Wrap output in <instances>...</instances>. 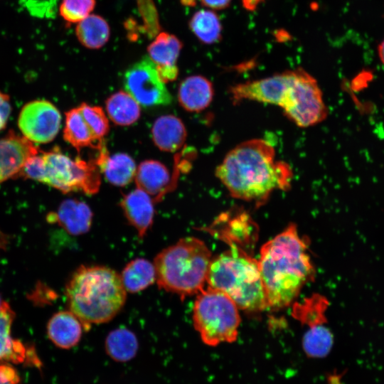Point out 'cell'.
I'll return each mask as SVG.
<instances>
[{
	"instance_id": "6da1fadb",
	"label": "cell",
	"mask_w": 384,
	"mask_h": 384,
	"mask_svg": "<svg viewBox=\"0 0 384 384\" xmlns=\"http://www.w3.org/2000/svg\"><path fill=\"white\" fill-rule=\"evenodd\" d=\"M215 176L235 198L262 203L275 190L290 188L289 164L275 160L274 148L262 139H252L231 149L215 169Z\"/></svg>"
},
{
	"instance_id": "7a4b0ae2",
	"label": "cell",
	"mask_w": 384,
	"mask_h": 384,
	"mask_svg": "<svg viewBox=\"0 0 384 384\" xmlns=\"http://www.w3.org/2000/svg\"><path fill=\"white\" fill-rule=\"evenodd\" d=\"M257 260L269 307L274 309L289 306L315 274L294 224L265 242Z\"/></svg>"
},
{
	"instance_id": "3957f363",
	"label": "cell",
	"mask_w": 384,
	"mask_h": 384,
	"mask_svg": "<svg viewBox=\"0 0 384 384\" xmlns=\"http://www.w3.org/2000/svg\"><path fill=\"white\" fill-rule=\"evenodd\" d=\"M68 306L89 330L92 324L112 320L127 298L120 274L100 265H82L70 277L65 290Z\"/></svg>"
},
{
	"instance_id": "277c9868",
	"label": "cell",
	"mask_w": 384,
	"mask_h": 384,
	"mask_svg": "<svg viewBox=\"0 0 384 384\" xmlns=\"http://www.w3.org/2000/svg\"><path fill=\"white\" fill-rule=\"evenodd\" d=\"M212 257L206 283L208 287L227 294L239 309L261 311L269 307L258 260L240 246Z\"/></svg>"
},
{
	"instance_id": "5b68a950",
	"label": "cell",
	"mask_w": 384,
	"mask_h": 384,
	"mask_svg": "<svg viewBox=\"0 0 384 384\" xmlns=\"http://www.w3.org/2000/svg\"><path fill=\"white\" fill-rule=\"evenodd\" d=\"M211 252L195 237L181 238L155 257L156 282L159 289L178 294L181 300L203 289Z\"/></svg>"
},
{
	"instance_id": "8992f818",
	"label": "cell",
	"mask_w": 384,
	"mask_h": 384,
	"mask_svg": "<svg viewBox=\"0 0 384 384\" xmlns=\"http://www.w3.org/2000/svg\"><path fill=\"white\" fill-rule=\"evenodd\" d=\"M99 169L95 160H73L56 147L28 158L19 176L43 183L64 193L81 191L92 195L100 188Z\"/></svg>"
},
{
	"instance_id": "52a82bcc",
	"label": "cell",
	"mask_w": 384,
	"mask_h": 384,
	"mask_svg": "<svg viewBox=\"0 0 384 384\" xmlns=\"http://www.w3.org/2000/svg\"><path fill=\"white\" fill-rule=\"evenodd\" d=\"M238 307L225 293L208 287L197 295L193 321L202 341L209 346L236 341L240 324Z\"/></svg>"
},
{
	"instance_id": "ba28073f",
	"label": "cell",
	"mask_w": 384,
	"mask_h": 384,
	"mask_svg": "<svg viewBox=\"0 0 384 384\" xmlns=\"http://www.w3.org/2000/svg\"><path fill=\"white\" fill-rule=\"evenodd\" d=\"M282 110L289 120L303 128L321 123L328 115L316 80L300 68L295 69L289 97Z\"/></svg>"
},
{
	"instance_id": "9c48e42d",
	"label": "cell",
	"mask_w": 384,
	"mask_h": 384,
	"mask_svg": "<svg viewBox=\"0 0 384 384\" xmlns=\"http://www.w3.org/2000/svg\"><path fill=\"white\" fill-rule=\"evenodd\" d=\"M123 85L125 91L144 107L168 105L172 102L171 95L149 56L143 57L127 69Z\"/></svg>"
},
{
	"instance_id": "30bf717a",
	"label": "cell",
	"mask_w": 384,
	"mask_h": 384,
	"mask_svg": "<svg viewBox=\"0 0 384 384\" xmlns=\"http://www.w3.org/2000/svg\"><path fill=\"white\" fill-rule=\"evenodd\" d=\"M295 75V69L262 79L247 81L231 87L233 102L250 100L279 107L284 106Z\"/></svg>"
},
{
	"instance_id": "8fae6325",
	"label": "cell",
	"mask_w": 384,
	"mask_h": 384,
	"mask_svg": "<svg viewBox=\"0 0 384 384\" xmlns=\"http://www.w3.org/2000/svg\"><path fill=\"white\" fill-rule=\"evenodd\" d=\"M60 124V112L53 103L46 100L26 103L18 118V127L23 137L38 144L53 141L59 132Z\"/></svg>"
},
{
	"instance_id": "7c38bea8",
	"label": "cell",
	"mask_w": 384,
	"mask_h": 384,
	"mask_svg": "<svg viewBox=\"0 0 384 384\" xmlns=\"http://www.w3.org/2000/svg\"><path fill=\"white\" fill-rule=\"evenodd\" d=\"M38 153V147L33 142L13 131L0 139V183L19 176L27 159Z\"/></svg>"
},
{
	"instance_id": "4fadbf2b",
	"label": "cell",
	"mask_w": 384,
	"mask_h": 384,
	"mask_svg": "<svg viewBox=\"0 0 384 384\" xmlns=\"http://www.w3.org/2000/svg\"><path fill=\"white\" fill-rule=\"evenodd\" d=\"M93 214L89 206L77 199H66L59 206L57 212L48 215L50 223H57L68 233L80 235L89 231Z\"/></svg>"
},
{
	"instance_id": "5bb4252c",
	"label": "cell",
	"mask_w": 384,
	"mask_h": 384,
	"mask_svg": "<svg viewBox=\"0 0 384 384\" xmlns=\"http://www.w3.org/2000/svg\"><path fill=\"white\" fill-rule=\"evenodd\" d=\"M120 206L129 223L137 231L139 237L143 238L153 224V198L137 188L124 196Z\"/></svg>"
},
{
	"instance_id": "9a60e30c",
	"label": "cell",
	"mask_w": 384,
	"mask_h": 384,
	"mask_svg": "<svg viewBox=\"0 0 384 384\" xmlns=\"http://www.w3.org/2000/svg\"><path fill=\"white\" fill-rule=\"evenodd\" d=\"M135 181L137 188L159 201L171 190V175L166 166L156 160H145L137 169Z\"/></svg>"
},
{
	"instance_id": "2e32d148",
	"label": "cell",
	"mask_w": 384,
	"mask_h": 384,
	"mask_svg": "<svg viewBox=\"0 0 384 384\" xmlns=\"http://www.w3.org/2000/svg\"><path fill=\"white\" fill-rule=\"evenodd\" d=\"M214 96L211 82L202 75H191L181 82L178 100L181 106L188 112H198L207 108Z\"/></svg>"
},
{
	"instance_id": "e0dca14e",
	"label": "cell",
	"mask_w": 384,
	"mask_h": 384,
	"mask_svg": "<svg viewBox=\"0 0 384 384\" xmlns=\"http://www.w3.org/2000/svg\"><path fill=\"white\" fill-rule=\"evenodd\" d=\"M49 339L58 347L69 349L80 341L83 325L70 311H60L54 314L46 326Z\"/></svg>"
},
{
	"instance_id": "ac0fdd59",
	"label": "cell",
	"mask_w": 384,
	"mask_h": 384,
	"mask_svg": "<svg viewBox=\"0 0 384 384\" xmlns=\"http://www.w3.org/2000/svg\"><path fill=\"white\" fill-rule=\"evenodd\" d=\"M15 313L10 305L4 302L0 309V363H23L33 353L27 348L21 341L11 336V326Z\"/></svg>"
},
{
	"instance_id": "d6986e66",
	"label": "cell",
	"mask_w": 384,
	"mask_h": 384,
	"mask_svg": "<svg viewBox=\"0 0 384 384\" xmlns=\"http://www.w3.org/2000/svg\"><path fill=\"white\" fill-rule=\"evenodd\" d=\"M98 150L99 154L95 162L110 183L114 186H124L132 181L137 167L134 159L129 155L117 153L109 156L105 145Z\"/></svg>"
},
{
	"instance_id": "ffe728a7",
	"label": "cell",
	"mask_w": 384,
	"mask_h": 384,
	"mask_svg": "<svg viewBox=\"0 0 384 384\" xmlns=\"http://www.w3.org/2000/svg\"><path fill=\"white\" fill-rule=\"evenodd\" d=\"M151 134L155 145L160 150L169 152L180 149L187 137L182 121L172 114L157 118L153 124Z\"/></svg>"
},
{
	"instance_id": "44dd1931",
	"label": "cell",
	"mask_w": 384,
	"mask_h": 384,
	"mask_svg": "<svg viewBox=\"0 0 384 384\" xmlns=\"http://www.w3.org/2000/svg\"><path fill=\"white\" fill-rule=\"evenodd\" d=\"M63 138L78 151L87 146L100 149L104 145L103 140L98 139L93 134L78 107L65 112Z\"/></svg>"
},
{
	"instance_id": "7402d4cb",
	"label": "cell",
	"mask_w": 384,
	"mask_h": 384,
	"mask_svg": "<svg viewBox=\"0 0 384 384\" xmlns=\"http://www.w3.org/2000/svg\"><path fill=\"white\" fill-rule=\"evenodd\" d=\"M105 107L109 117L117 125H131L141 115L140 105L132 95L123 90L110 95L105 101Z\"/></svg>"
},
{
	"instance_id": "603a6c76",
	"label": "cell",
	"mask_w": 384,
	"mask_h": 384,
	"mask_svg": "<svg viewBox=\"0 0 384 384\" xmlns=\"http://www.w3.org/2000/svg\"><path fill=\"white\" fill-rule=\"evenodd\" d=\"M120 277L127 292H139L156 281L155 267L146 259L136 258L127 264Z\"/></svg>"
},
{
	"instance_id": "cb8c5ba5",
	"label": "cell",
	"mask_w": 384,
	"mask_h": 384,
	"mask_svg": "<svg viewBox=\"0 0 384 384\" xmlns=\"http://www.w3.org/2000/svg\"><path fill=\"white\" fill-rule=\"evenodd\" d=\"M75 34L79 42L85 48L99 49L109 41L110 28L103 17L97 14H90L78 23Z\"/></svg>"
},
{
	"instance_id": "d4e9b609",
	"label": "cell",
	"mask_w": 384,
	"mask_h": 384,
	"mask_svg": "<svg viewBox=\"0 0 384 384\" xmlns=\"http://www.w3.org/2000/svg\"><path fill=\"white\" fill-rule=\"evenodd\" d=\"M182 48L183 43L175 35L161 32L149 45L147 51L156 68L175 67Z\"/></svg>"
},
{
	"instance_id": "484cf974",
	"label": "cell",
	"mask_w": 384,
	"mask_h": 384,
	"mask_svg": "<svg viewBox=\"0 0 384 384\" xmlns=\"http://www.w3.org/2000/svg\"><path fill=\"white\" fill-rule=\"evenodd\" d=\"M139 348L136 335L126 328L114 329L109 333L105 340L108 356L118 362H127L136 356Z\"/></svg>"
},
{
	"instance_id": "4316f807",
	"label": "cell",
	"mask_w": 384,
	"mask_h": 384,
	"mask_svg": "<svg viewBox=\"0 0 384 384\" xmlns=\"http://www.w3.org/2000/svg\"><path fill=\"white\" fill-rule=\"evenodd\" d=\"M327 299L320 294H313L301 303L293 306L292 315L308 329L326 325V311L329 306Z\"/></svg>"
},
{
	"instance_id": "83f0119b",
	"label": "cell",
	"mask_w": 384,
	"mask_h": 384,
	"mask_svg": "<svg viewBox=\"0 0 384 384\" xmlns=\"http://www.w3.org/2000/svg\"><path fill=\"white\" fill-rule=\"evenodd\" d=\"M188 26L203 44L212 45L222 38V25L218 14L212 10L201 9L191 18Z\"/></svg>"
},
{
	"instance_id": "f1b7e54d",
	"label": "cell",
	"mask_w": 384,
	"mask_h": 384,
	"mask_svg": "<svg viewBox=\"0 0 384 384\" xmlns=\"http://www.w3.org/2000/svg\"><path fill=\"white\" fill-rule=\"evenodd\" d=\"M333 344V334L326 325L306 329L302 337V348L309 358L326 357Z\"/></svg>"
},
{
	"instance_id": "f546056e",
	"label": "cell",
	"mask_w": 384,
	"mask_h": 384,
	"mask_svg": "<svg viewBox=\"0 0 384 384\" xmlns=\"http://www.w3.org/2000/svg\"><path fill=\"white\" fill-rule=\"evenodd\" d=\"M95 4V0H62L59 14L67 23H79L90 14Z\"/></svg>"
},
{
	"instance_id": "4dcf8cb0",
	"label": "cell",
	"mask_w": 384,
	"mask_h": 384,
	"mask_svg": "<svg viewBox=\"0 0 384 384\" xmlns=\"http://www.w3.org/2000/svg\"><path fill=\"white\" fill-rule=\"evenodd\" d=\"M78 108L95 137L100 140H103V137L109 132L110 125L108 119L102 107L91 106L84 102Z\"/></svg>"
},
{
	"instance_id": "1f68e13d",
	"label": "cell",
	"mask_w": 384,
	"mask_h": 384,
	"mask_svg": "<svg viewBox=\"0 0 384 384\" xmlns=\"http://www.w3.org/2000/svg\"><path fill=\"white\" fill-rule=\"evenodd\" d=\"M17 371L8 363H0V384H19Z\"/></svg>"
},
{
	"instance_id": "d6a6232c",
	"label": "cell",
	"mask_w": 384,
	"mask_h": 384,
	"mask_svg": "<svg viewBox=\"0 0 384 384\" xmlns=\"http://www.w3.org/2000/svg\"><path fill=\"white\" fill-rule=\"evenodd\" d=\"M11 112L9 96L0 91V131L6 126Z\"/></svg>"
},
{
	"instance_id": "836d02e7",
	"label": "cell",
	"mask_w": 384,
	"mask_h": 384,
	"mask_svg": "<svg viewBox=\"0 0 384 384\" xmlns=\"http://www.w3.org/2000/svg\"><path fill=\"white\" fill-rule=\"evenodd\" d=\"M201 3L211 9L221 10L227 8L232 0H200Z\"/></svg>"
},
{
	"instance_id": "e575fe53",
	"label": "cell",
	"mask_w": 384,
	"mask_h": 384,
	"mask_svg": "<svg viewBox=\"0 0 384 384\" xmlns=\"http://www.w3.org/2000/svg\"><path fill=\"white\" fill-rule=\"evenodd\" d=\"M342 377L341 373L337 372L331 373L327 376V383L328 384H344Z\"/></svg>"
},
{
	"instance_id": "d590c367",
	"label": "cell",
	"mask_w": 384,
	"mask_h": 384,
	"mask_svg": "<svg viewBox=\"0 0 384 384\" xmlns=\"http://www.w3.org/2000/svg\"><path fill=\"white\" fill-rule=\"evenodd\" d=\"M378 58L384 65V39L378 46Z\"/></svg>"
},
{
	"instance_id": "8d00e7d4",
	"label": "cell",
	"mask_w": 384,
	"mask_h": 384,
	"mask_svg": "<svg viewBox=\"0 0 384 384\" xmlns=\"http://www.w3.org/2000/svg\"><path fill=\"white\" fill-rule=\"evenodd\" d=\"M3 302H4L2 301L1 297L0 296V309H1V306H2Z\"/></svg>"
}]
</instances>
